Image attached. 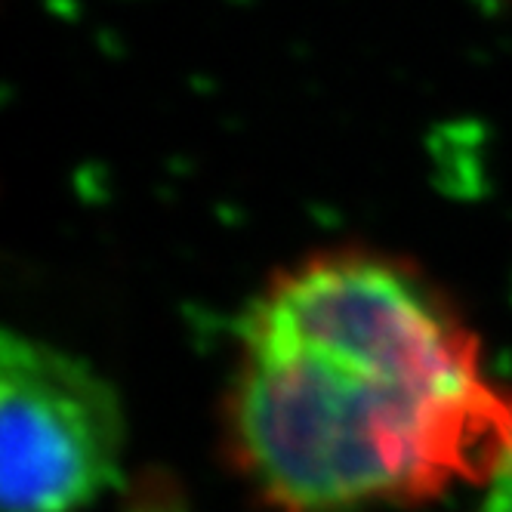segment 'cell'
Listing matches in <instances>:
<instances>
[{"label":"cell","instance_id":"cell-3","mask_svg":"<svg viewBox=\"0 0 512 512\" xmlns=\"http://www.w3.org/2000/svg\"><path fill=\"white\" fill-rule=\"evenodd\" d=\"M488 491L479 500V506L469 512H512V432L506 438V448L494 469L488 472Z\"/></svg>","mask_w":512,"mask_h":512},{"label":"cell","instance_id":"cell-1","mask_svg":"<svg viewBox=\"0 0 512 512\" xmlns=\"http://www.w3.org/2000/svg\"><path fill=\"white\" fill-rule=\"evenodd\" d=\"M229 451L275 512H361L485 482L512 432V395L417 272L324 250L272 278L241 324Z\"/></svg>","mask_w":512,"mask_h":512},{"label":"cell","instance_id":"cell-2","mask_svg":"<svg viewBox=\"0 0 512 512\" xmlns=\"http://www.w3.org/2000/svg\"><path fill=\"white\" fill-rule=\"evenodd\" d=\"M124 411L90 364L7 331L0 340L4 512H78L118 479Z\"/></svg>","mask_w":512,"mask_h":512}]
</instances>
